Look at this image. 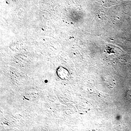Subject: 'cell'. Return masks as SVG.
Here are the masks:
<instances>
[{"instance_id": "1", "label": "cell", "mask_w": 131, "mask_h": 131, "mask_svg": "<svg viewBox=\"0 0 131 131\" xmlns=\"http://www.w3.org/2000/svg\"><path fill=\"white\" fill-rule=\"evenodd\" d=\"M57 73L59 77L63 80H68L70 76L69 71L63 67L59 68L57 70Z\"/></svg>"}]
</instances>
